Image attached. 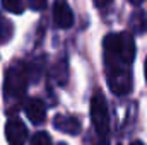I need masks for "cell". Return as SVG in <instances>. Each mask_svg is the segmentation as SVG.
Segmentation results:
<instances>
[{
  "label": "cell",
  "mask_w": 147,
  "mask_h": 145,
  "mask_svg": "<svg viewBox=\"0 0 147 145\" xmlns=\"http://www.w3.org/2000/svg\"><path fill=\"white\" fill-rule=\"evenodd\" d=\"M26 114H28V118H29L34 125H41V123L46 119V108H45V103L39 101V99H31V101H28V104H26Z\"/></svg>",
  "instance_id": "ba28073f"
},
{
  "label": "cell",
  "mask_w": 147,
  "mask_h": 145,
  "mask_svg": "<svg viewBox=\"0 0 147 145\" xmlns=\"http://www.w3.org/2000/svg\"><path fill=\"white\" fill-rule=\"evenodd\" d=\"M130 145H144L142 142H134V144H130Z\"/></svg>",
  "instance_id": "e0dca14e"
},
{
  "label": "cell",
  "mask_w": 147,
  "mask_h": 145,
  "mask_svg": "<svg viewBox=\"0 0 147 145\" xmlns=\"http://www.w3.org/2000/svg\"><path fill=\"white\" fill-rule=\"evenodd\" d=\"M28 87V68L22 62L12 63L3 77V92L7 97H21L24 96Z\"/></svg>",
  "instance_id": "7a4b0ae2"
},
{
  "label": "cell",
  "mask_w": 147,
  "mask_h": 145,
  "mask_svg": "<svg viewBox=\"0 0 147 145\" xmlns=\"http://www.w3.org/2000/svg\"><path fill=\"white\" fill-rule=\"evenodd\" d=\"M108 82H110V89L118 96H123L132 91V77L128 70L108 72Z\"/></svg>",
  "instance_id": "277c9868"
},
{
  "label": "cell",
  "mask_w": 147,
  "mask_h": 145,
  "mask_svg": "<svg viewBox=\"0 0 147 145\" xmlns=\"http://www.w3.org/2000/svg\"><path fill=\"white\" fill-rule=\"evenodd\" d=\"M53 77H55V80H57L60 85H65L67 77H69L67 62H65V60H62V62H58V63L55 65V68H53Z\"/></svg>",
  "instance_id": "8fae6325"
},
{
  "label": "cell",
  "mask_w": 147,
  "mask_h": 145,
  "mask_svg": "<svg viewBox=\"0 0 147 145\" xmlns=\"http://www.w3.org/2000/svg\"><path fill=\"white\" fill-rule=\"evenodd\" d=\"M105 55L108 72L128 70L135 56V43L128 33H116L105 38Z\"/></svg>",
  "instance_id": "6da1fadb"
},
{
  "label": "cell",
  "mask_w": 147,
  "mask_h": 145,
  "mask_svg": "<svg viewBox=\"0 0 147 145\" xmlns=\"http://www.w3.org/2000/svg\"><path fill=\"white\" fill-rule=\"evenodd\" d=\"M142 2H144V0H130V3H132V5H140Z\"/></svg>",
  "instance_id": "2e32d148"
},
{
  "label": "cell",
  "mask_w": 147,
  "mask_h": 145,
  "mask_svg": "<svg viewBox=\"0 0 147 145\" xmlns=\"http://www.w3.org/2000/svg\"><path fill=\"white\" fill-rule=\"evenodd\" d=\"M146 80H147V58H146Z\"/></svg>",
  "instance_id": "ac0fdd59"
},
{
  "label": "cell",
  "mask_w": 147,
  "mask_h": 145,
  "mask_svg": "<svg viewBox=\"0 0 147 145\" xmlns=\"http://www.w3.org/2000/svg\"><path fill=\"white\" fill-rule=\"evenodd\" d=\"M28 2H29V7L34 10H43L46 7V0H28Z\"/></svg>",
  "instance_id": "5bb4252c"
},
{
  "label": "cell",
  "mask_w": 147,
  "mask_h": 145,
  "mask_svg": "<svg viewBox=\"0 0 147 145\" xmlns=\"http://www.w3.org/2000/svg\"><path fill=\"white\" fill-rule=\"evenodd\" d=\"M12 34H14V24L3 17H0V44L9 43Z\"/></svg>",
  "instance_id": "30bf717a"
},
{
  "label": "cell",
  "mask_w": 147,
  "mask_h": 145,
  "mask_svg": "<svg viewBox=\"0 0 147 145\" xmlns=\"http://www.w3.org/2000/svg\"><path fill=\"white\" fill-rule=\"evenodd\" d=\"M5 137L10 145H22L28 138V128L19 118H10L5 125Z\"/></svg>",
  "instance_id": "5b68a950"
},
{
  "label": "cell",
  "mask_w": 147,
  "mask_h": 145,
  "mask_svg": "<svg viewBox=\"0 0 147 145\" xmlns=\"http://www.w3.org/2000/svg\"><path fill=\"white\" fill-rule=\"evenodd\" d=\"M53 21L60 29H69L74 24V12L63 0L55 2V5H53Z\"/></svg>",
  "instance_id": "8992f818"
},
{
  "label": "cell",
  "mask_w": 147,
  "mask_h": 145,
  "mask_svg": "<svg viewBox=\"0 0 147 145\" xmlns=\"http://www.w3.org/2000/svg\"><path fill=\"white\" fill-rule=\"evenodd\" d=\"M2 3L12 14H21L24 10V0H2Z\"/></svg>",
  "instance_id": "7c38bea8"
},
{
  "label": "cell",
  "mask_w": 147,
  "mask_h": 145,
  "mask_svg": "<svg viewBox=\"0 0 147 145\" xmlns=\"http://www.w3.org/2000/svg\"><path fill=\"white\" fill-rule=\"evenodd\" d=\"M132 28H134V31L139 33V34H142V33L147 31V17L142 10L134 12V15H132Z\"/></svg>",
  "instance_id": "9c48e42d"
},
{
  "label": "cell",
  "mask_w": 147,
  "mask_h": 145,
  "mask_svg": "<svg viewBox=\"0 0 147 145\" xmlns=\"http://www.w3.org/2000/svg\"><path fill=\"white\" fill-rule=\"evenodd\" d=\"M111 2H113V0H94V5H96V7H101V9H103V7H108Z\"/></svg>",
  "instance_id": "9a60e30c"
},
{
  "label": "cell",
  "mask_w": 147,
  "mask_h": 145,
  "mask_svg": "<svg viewBox=\"0 0 147 145\" xmlns=\"http://www.w3.org/2000/svg\"><path fill=\"white\" fill-rule=\"evenodd\" d=\"M91 119L99 137H106L110 132V114H108V103L101 91H96L91 99Z\"/></svg>",
  "instance_id": "3957f363"
},
{
  "label": "cell",
  "mask_w": 147,
  "mask_h": 145,
  "mask_svg": "<svg viewBox=\"0 0 147 145\" xmlns=\"http://www.w3.org/2000/svg\"><path fill=\"white\" fill-rule=\"evenodd\" d=\"M53 126L67 135H79L80 133V121L75 116H67V114H58L53 119Z\"/></svg>",
  "instance_id": "52a82bcc"
},
{
  "label": "cell",
  "mask_w": 147,
  "mask_h": 145,
  "mask_svg": "<svg viewBox=\"0 0 147 145\" xmlns=\"http://www.w3.org/2000/svg\"><path fill=\"white\" fill-rule=\"evenodd\" d=\"M31 145H53V144H51V137L46 132H38L31 138Z\"/></svg>",
  "instance_id": "4fadbf2b"
},
{
  "label": "cell",
  "mask_w": 147,
  "mask_h": 145,
  "mask_svg": "<svg viewBox=\"0 0 147 145\" xmlns=\"http://www.w3.org/2000/svg\"><path fill=\"white\" fill-rule=\"evenodd\" d=\"M58 145H67V144H63V142H62V144H58Z\"/></svg>",
  "instance_id": "d6986e66"
}]
</instances>
